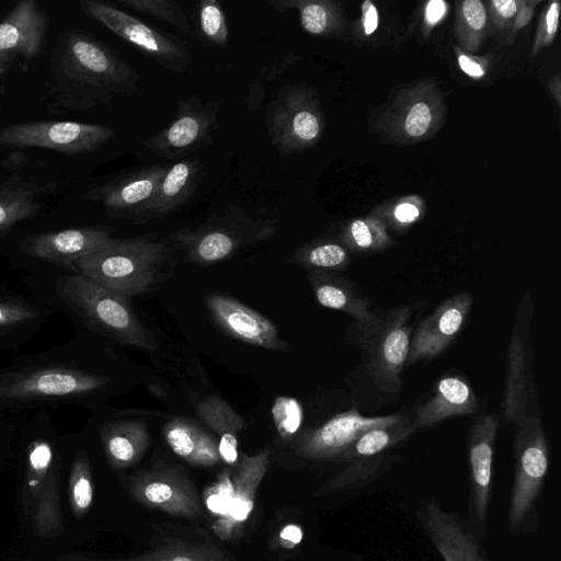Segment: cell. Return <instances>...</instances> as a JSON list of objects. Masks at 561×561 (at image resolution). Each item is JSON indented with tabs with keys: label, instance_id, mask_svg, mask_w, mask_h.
<instances>
[{
	"label": "cell",
	"instance_id": "cell-1",
	"mask_svg": "<svg viewBox=\"0 0 561 561\" xmlns=\"http://www.w3.org/2000/svg\"><path fill=\"white\" fill-rule=\"evenodd\" d=\"M99 339L75 332L61 345L13 357L0 368V416L64 405L101 408L115 379Z\"/></svg>",
	"mask_w": 561,
	"mask_h": 561
},
{
	"label": "cell",
	"instance_id": "cell-2",
	"mask_svg": "<svg viewBox=\"0 0 561 561\" xmlns=\"http://www.w3.org/2000/svg\"><path fill=\"white\" fill-rule=\"evenodd\" d=\"M30 294L62 312L73 332L89 333L118 344L153 352V333L140 321L130 298L78 273L26 275Z\"/></svg>",
	"mask_w": 561,
	"mask_h": 561
},
{
	"label": "cell",
	"instance_id": "cell-3",
	"mask_svg": "<svg viewBox=\"0 0 561 561\" xmlns=\"http://www.w3.org/2000/svg\"><path fill=\"white\" fill-rule=\"evenodd\" d=\"M54 92L67 108L110 104L116 94L137 90L139 73L115 50L82 30L59 36L50 58Z\"/></svg>",
	"mask_w": 561,
	"mask_h": 561
},
{
	"label": "cell",
	"instance_id": "cell-4",
	"mask_svg": "<svg viewBox=\"0 0 561 561\" xmlns=\"http://www.w3.org/2000/svg\"><path fill=\"white\" fill-rule=\"evenodd\" d=\"M15 438L23 460L22 505L36 536L51 539L65 533L59 496V477L65 463V436L42 409L22 417Z\"/></svg>",
	"mask_w": 561,
	"mask_h": 561
},
{
	"label": "cell",
	"instance_id": "cell-5",
	"mask_svg": "<svg viewBox=\"0 0 561 561\" xmlns=\"http://www.w3.org/2000/svg\"><path fill=\"white\" fill-rule=\"evenodd\" d=\"M175 249L158 233L114 239L78 260V273L127 297L147 294L173 274Z\"/></svg>",
	"mask_w": 561,
	"mask_h": 561
},
{
	"label": "cell",
	"instance_id": "cell-6",
	"mask_svg": "<svg viewBox=\"0 0 561 561\" xmlns=\"http://www.w3.org/2000/svg\"><path fill=\"white\" fill-rule=\"evenodd\" d=\"M113 232L99 225L34 230L20 236L3 254L27 275L75 273L76 262L112 242Z\"/></svg>",
	"mask_w": 561,
	"mask_h": 561
},
{
	"label": "cell",
	"instance_id": "cell-7",
	"mask_svg": "<svg viewBox=\"0 0 561 561\" xmlns=\"http://www.w3.org/2000/svg\"><path fill=\"white\" fill-rule=\"evenodd\" d=\"M277 227L275 219L254 217L229 204L225 213L210 216L196 228L179 229L169 239L186 262L210 265L230 259L244 247L271 239Z\"/></svg>",
	"mask_w": 561,
	"mask_h": 561
},
{
	"label": "cell",
	"instance_id": "cell-8",
	"mask_svg": "<svg viewBox=\"0 0 561 561\" xmlns=\"http://www.w3.org/2000/svg\"><path fill=\"white\" fill-rule=\"evenodd\" d=\"M514 478L508 501L511 534L534 530L538 525V499L549 469V448L542 423L529 416L514 435Z\"/></svg>",
	"mask_w": 561,
	"mask_h": 561
},
{
	"label": "cell",
	"instance_id": "cell-9",
	"mask_svg": "<svg viewBox=\"0 0 561 561\" xmlns=\"http://www.w3.org/2000/svg\"><path fill=\"white\" fill-rule=\"evenodd\" d=\"M81 10L148 58L172 72H184L192 64L186 43L156 30L141 20L96 0H80Z\"/></svg>",
	"mask_w": 561,
	"mask_h": 561
},
{
	"label": "cell",
	"instance_id": "cell-10",
	"mask_svg": "<svg viewBox=\"0 0 561 561\" xmlns=\"http://www.w3.org/2000/svg\"><path fill=\"white\" fill-rule=\"evenodd\" d=\"M414 306H401L382 314L376 328L360 337L367 354V369L375 385L386 392H399L400 375L407 364L412 337Z\"/></svg>",
	"mask_w": 561,
	"mask_h": 561
},
{
	"label": "cell",
	"instance_id": "cell-11",
	"mask_svg": "<svg viewBox=\"0 0 561 561\" xmlns=\"http://www.w3.org/2000/svg\"><path fill=\"white\" fill-rule=\"evenodd\" d=\"M266 126L280 156L299 152L320 136L321 121L310 92L300 85L283 87L266 108Z\"/></svg>",
	"mask_w": 561,
	"mask_h": 561
},
{
	"label": "cell",
	"instance_id": "cell-12",
	"mask_svg": "<svg viewBox=\"0 0 561 561\" xmlns=\"http://www.w3.org/2000/svg\"><path fill=\"white\" fill-rule=\"evenodd\" d=\"M219 105V101L205 102L195 95L180 100L170 123L142 146L161 158L176 160L210 145Z\"/></svg>",
	"mask_w": 561,
	"mask_h": 561
},
{
	"label": "cell",
	"instance_id": "cell-13",
	"mask_svg": "<svg viewBox=\"0 0 561 561\" xmlns=\"http://www.w3.org/2000/svg\"><path fill=\"white\" fill-rule=\"evenodd\" d=\"M115 131L100 124L80 122H28L0 131V144L11 147H35L62 153H84L100 149Z\"/></svg>",
	"mask_w": 561,
	"mask_h": 561
},
{
	"label": "cell",
	"instance_id": "cell-14",
	"mask_svg": "<svg viewBox=\"0 0 561 561\" xmlns=\"http://www.w3.org/2000/svg\"><path fill=\"white\" fill-rule=\"evenodd\" d=\"M128 490L144 506L181 518H195L201 503L195 485L179 467L162 465L134 472Z\"/></svg>",
	"mask_w": 561,
	"mask_h": 561
},
{
	"label": "cell",
	"instance_id": "cell-15",
	"mask_svg": "<svg viewBox=\"0 0 561 561\" xmlns=\"http://www.w3.org/2000/svg\"><path fill=\"white\" fill-rule=\"evenodd\" d=\"M533 316L530 301H522L506 357V380L502 417L505 422L522 426L527 419L528 403L536 399V386L531 370L533 354L529 343V323Z\"/></svg>",
	"mask_w": 561,
	"mask_h": 561
},
{
	"label": "cell",
	"instance_id": "cell-16",
	"mask_svg": "<svg viewBox=\"0 0 561 561\" xmlns=\"http://www.w3.org/2000/svg\"><path fill=\"white\" fill-rule=\"evenodd\" d=\"M402 417L400 414L365 416L356 410H348L300 435L294 443V450L305 459L342 460L346 450L366 431L394 424Z\"/></svg>",
	"mask_w": 561,
	"mask_h": 561
},
{
	"label": "cell",
	"instance_id": "cell-17",
	"mask_svg": "<svg viewBox=\"0 0 561 561\" xmlns=\"http://www.w3.org/2000/svg\"><path fill=\"white\" fill-rule=\"evenodd\" d=\"M499 419L495 414L478 416L468 438L469 516L472 528L483 536L492 495V468Z\"/></svg>",
	"mask_w": 561,
	"mask_h": 561
},
{
	"label": "cell",
	"instance_id": "cell-18",
	"mask_svg": "<svg viewBox=\"0 0 561 561\" xmlns=\"http://www.w3.org/2000/svg\"><path fill=\"white\" fill-rule=\"evenodd\" d=\"M169 165L151 164L91 190L85 197L103 205L111 218L140 224Z\"/></svg>",
	"mask_w": 561,
	"mask_h": 561
},
{
	"label": "cell",
	"instance_id": "cell-19",
	"mask_svg": "<svg viewBox=\"0 0 561 561\" xmlns=\"http://www.w3.org/2000/svg\"><path fill=\"white\" fill-rule=\"evenodd\" d=\"M424 531L444 561H490L469 522L431 499L416 511Z\"/></svg>",
	"mask_w": 561,
	"mask_h": 561
},
{
	"label": "cell",
	"instance_id": "cell-20",
	"mask_svg": "<svg viewBox=\"0 0 561 561\" xmlns=\"http://www.w3.org/2000/svg\"><path fill=\"white\" fill-rule=\"evenodd\" d=\"M47 15L35 0L19 1L0 22V65L18 62L23 69L44 47Z\"/></svg>",
	"mask_w": 561,
	"mask_h": 561
},
{
	"label": "cell",
	"instance_id": "cell-21",
	"mask_svg": "<svg viewBox=\"0 0 561 561\" xmlns=\"http://www.w3.org/2000/svg\"><path fill=\"white\" fill-rule=\"evenodd\" d=\"M87 432L96 437L108 466L114 470L136 465L150 443L145 422L121 417L100 408L89 420Z\"/></svg>",
	"mask_w": 561,
	"mask_h": 561
},
{
	"label": "cell",
	"instance_id": "cell-22",
	"mask_svg": "<svg viewBox=\"0 0 561 561\" xmlns=\"http://www.w3.org/2000/svg\"><path fill=\"white\" fill-rule=\"evenodd\" d=\"M205 305L215 323L232 339L272 351L289 350L278 328L243 302L222 294H210Z\"/></svg>",
	"mask_w": 561,
	"mask_h": 561
},
{
	"label": "cell",
	"instance_id": "cell-23",
	"mask_svg": "<svg viewBox=\"0 0 561 561\" xmlns=\"http://www.w3.org/2000/svg\"><path fill=\"white\" fill-rule=\"evenodd\" d=\"M270 449L254 455L241 453L232 470V493L227 510L213 524V530L221 539L242 536L254 506L259 485L270 466Z\"/></svg>",
	"mask_w": 561,
	"mask_h": 561
},
{
	"label": "cell",
	"instance_id": "cell-24",
	"mask_svg": "<svg viewBox=\"0 0 561 561\" xmlns=\"http://www.w3.org/2000/svg\"><path fill=\"white\" fill-rule=\"evenodd\" d=\"M472 306L470 293L462 291L444 300L417 327L411 337L405 365L438 356L463 327Z\"/></svg>",
	"mask_w": 561,
	"mask_h": 561
},
{
	"label": "cell",
	"instance_id": "cell-25",
	"mask_svg": "<svg viewBox=\"0 0 561 561\" xmlns=\"http://www.w3.org/2000/svg\"><path fill=\"white\" fill-rule=\"evenodd\" d=\"M55 312L32 294L0 282V351H18L28 343Z\"/></svg>",
	"mask_w": 561,
	"mask_h": 561
},
{
	"label": "cell",
	"instance_id": "cell-26",
	"mask_svg": "<svg viewBox=\"0 0 561 561\" xmlns=\"http://www.w3.org/2000/svg\"><path fill=\"white\" fill-rule=\"evenodd\" d=\"M309 282L317 301L329 309L350 316L362 332L369 334L381 319V313L371 309L370 300L347 278L332 272L313 270Z\"/></svg>",
	"mask_w": 561,
	"mask_h": 561
},
{
	"label": "cell",
	"instance_id": "cell-27",
	"mask_svg": "<svg viewBox=\"0 0 561 561\" xmlns=\"http://www.w3.org/2000/svg\"><path fill=\"white\" fill-rule=\"evenodd\" d=\"M477 408L478 400L469 383L458 376H446L416 408L412 422L416 430L424 428L448 417L472 414Z\"/></svg>",
	"mask_w": 561,
	"mask_h": 561
},
{
	"label": "cell",
	"instance_id": "cell-28",
	"mask_svg": "<svg viewBox=\"0 0 561 561\" xmlns=\"http://www.w3.org/2000/svg\"><path fill=\"white\" fill-rule=\"evenodd\" d=\"M202 162L197 158L182 159L169 165L140 224L163 217L182 207L193 195L202 176Z\"/></svg>",
	"mask_w": 561,
	"mask_h": 561
},
{
	"label": "cell",
	"instance_id": "cell-29",
	"mask_svg": "<svg viewBox=\"0 0 561 561\" xmlns=\"http://www.w3.org/2000/svg\"><path fill=\"white\" fill-rule=\"evenodd\" d=\"M162 435L173 453L192 466L213 467L221 460L216 438L192 420L174 417L168 421Z\"/></svg>",
	"mask_w": 561,
	"mask_h": 561
},
{
	"label": "cell",
	"instance_id": "cell-30",
	"mask_svg": "<svg viewBox=\"0 0 561 561\" xmlns=\"http://www.w3.org/2000/svg\"><path fill=\"white\" fill-rule=\"evenodd\" d=\"M194 410L215 433L220 459L234 467L239 459L238 435L244 426L241 415L226 400L215 394L198 398Z\"/></svg>",
	"mask_w": 561,
	"mask_h": 561
},
{
	"label": "cell",
	"instance_id": "cell-31",
	"mask_svg": "<svg viewBox=\"0 0 561 561\" xmlns=\"http://www.w3.org/2000/svg\"><path fill=\"white\" fill-rule=\"evenodd\" d=\"M59 561H236L227 551L209 543L176 541L131 558L101 559L67 554Z\"/></svg>",
	"mask_w": 561,
	"mask_h": 561
},
{
	"label": "cell",
	"instance_id": "cell-32",
	"mask_svg": "<svg viewBox=\"0 0 561 561\" xmlns=\"http://www.w3.org/2000/svg\"><path fill=\"white\" fill-rule=\"evenodd\" d=\"M415 430L412 420L403 416L394 424L366 431L346 450L341 461L379 456L386 449L407 439Z\"/></svg>",
	"mask_w": 561,
	"mask_h": 561
},
{
	"label": "cell",
	"instance_id": "cell-33",
	"mask_svg": "<svg viewBox=\"0 0 561 561\" xmlns=\"http://www.w3.org/2000/svg\"><path fill=\"white\" fill-rule=\"evenodd\" d=\"M38 210L35 187L25 183L1 186L0 240L8 237L19 224L36 215Z\"/></svg>",
	"mask_w": 561,
	"mask_h": 561
},
{
	"label": "cell",
	"instance_id": "cell-34",
	"mask_svg": "<svg viewBox=\"0 0 561 561\" xmlns=\"http://www.w3.org/2000/svg\"><path fill=\"white\" fill-rule=\"evenodd\" d=\"M390 462L385 455L353 460L346 469L320 486L314 496L360 488L375 480Z\"/></svg>",
	"mask_w": 561,
	"mask_h": 561
},
{
	"label": "cell",
	"instance_id": "cell-35",
	"mask_svg": "<svg viewBox=\"0 0 561 561\" xmlns=\"http://www.w3.org/2000/svg\"><path fill=\"white\" fill-rule=\"evenodd\" d=\"M293 261L311 271H339L347 265L348 254L345 248L336 242L320 241L297 249Z\"/></svg>",
	"mask_w": 561,
	"mask_h": 561
},
{
	"label": "cell",
	"instance_id": "cell-36",
	"mask_svg": "<svg viewBox=\"0 0 561 561\" xmlns=\"http://www.w3.org/2000/svg\"><path fill=\"white\" fill-rule=\"evenodd\" d=\"M117 3L150 16L157 18L183 33L192 31L187 15L180 3L173 0H117Z\"/></svg>",
	"mask_w": 561,
	"mask_h": 561
},
{
	"label": "cell",
	"instance_id": "cell-37",
	"mask_svg": "<svg viewBox=\"0 0 561 561\" xmlns=\"http://www.w3.org/2000/svg\"><path fill=\"white\" fill-rule=\"evenodd\" d=\"M197 16L199 32L205 41L215 46H226L229 31L221 3L217 0H202Z\"/></svg>",
	"mask_w": 561,
	"mask_h": 561
},
{
	"label": "cell",
	"instance_id": "cell-38",
	"mask_svg": "<svg viewBox=\"0 0 561 561\" xmlns=\"http://www.w3.org/2000/svg\"><path fill=\"white\" fill-rule=\"evenodd\" d=\"M275 427L284 439L291 438L299 430L302 422V409L300 403L289 397H278L272 408Z\"/></svg>",
	"mask_w": 561,
	"mask_h": 561
},
{
	"label": "cell",
	"instance_id": "cell-39",
	"mask_svg": "<svg viewBox=\"0 0 561 561\" xmlns=\"http://www.w3.org/2000/svg\"><path fill=\"white\" fill-rule=\"evenodd\" d=\"M348 234L352 243L360 250H369L371 248H379L386 240V236L377 231L364 220H354L348 229Z\"/></svg>",
	"mask_w": 561,
	"mask_h": 561
},
{
	"label": "cell",
	"instance_id": "cell-40",
	"mask_svg": "<svg viewBox=\"0 0 561 561\" xmlns=\"http://www.w3.org/2000/svg\"><path fill=\"white\" fill-rule=\"evenodd\" d=\"M431 121L430 106L424 102H417L412 106L405 118V131L412 137H419L427 130Z\"/></svg>",
	"mask_w": 561,
	"mask_h": 561
},
{
	"label": "cell",
	"instance_id": "cell-41",
	"mask_svg": "<svg viewBox=\"0 0 561 561\" xmlns=\"http://www.w3.org/2000/svg\"><path fill=\"white\" fill-rule=\"evenodd\" d=\"M462 13L471 28L481 30L485 25V9L479 0H466L462 3Z\"/></svg>",
	"mask_w": 561,
	"mask_h": 561
},
{
	"label": "cell",
	"instance_id": "cell-42",
	"mask_svg": "<svg viewBox=\"0 0 561 561\" xmlns=\"http://www.w3.org/2000/svg\"><path fill=\"white\" fill-rule=\"evenodd\" d=\"M304 538V530L298 524L285 525L278 534V543L284 549H294Z\"/></svg>",
	"mask_w": 561,
	"mask_h": 561
},
{
	"label": "cell",
	"instance_id": "cell-43",
	"mask_svg": "<svg viewBox=\"0 0 561 561\" xmlns=\"http://www.w3.org/2000/svg\"><path fill=\"white\" fill-rule=\"evenodd\" d=\"M364 13V28L367 35L375 32L378 25V13L376 8L370 1H366L363 4Z\"/></svg>",
	"mask_w": 561,
	"mask_h": 561
},
{
	"label": "cell",
	"instance_id": "cell-44",
	"mask_svg": "<svg viewBox=\"0 0 561 561\" xmlns=\"http://www.w3.org/2000/svg\"><path fill=\"white\" fill-rule=\"evenodd\" d=\"M446 12V4L442 0H433L427 3L425 18L430 24L437 23Z\"/></svg>",
	"mask_w": 561,
	"mask_h": 561
},
{
	"label": "cell",
	"instance_id": "cell-45",
	"mask_svg": "<svg viewBox=\"0 0 561 561\" xmlns=\"http://www.w3.org/2000/svg\"><path fill=\"white\" fill-rule=\"evenodd\" d=\"M394 217L400 222H412L419 217V209L409 203L400 204L394 209Z\"/></svg>",
	"mask_w": 561,
	"mask_h": 561
},
{
	"label": "cell",
	"instance_id": "cell-46",
	"mask_svg": "<svg viewBox=\"0 0 561 561\" xmlns=\"http://www.w3.org/2000/svg\"><path fill=\"white\" fill-rule=\"evenodd\" d=\"M458 62L462 71L471 77H481L484 73L483 69L477 62L465 55L458 57Z\"/></svg>",
	"mask_w": 561,
	"mask_h": 561
},
{
	"label": "cell",
	"instance_id": "cell-47",
	"mask_svg": "<svg viewBox=\"0 0 561 561\" xmlns=\"http://www.w3.org/2000/svg\"><path fill=\"white\" fill-rule=\"evenodd\" d=\"M558 21H559V4L557 2H553L548 12L546 18V24H547V32L550 36H553L557 27H558Z\"/></svg>",
	"mask_w": 561,
	"mask_h": 561
},
{
	"label": "cell",
	"instance_id": "cell-48",
	"mask_svg": "<svg viewBox=\"0 0 561 561\" xmlns=\"http://www.w3.org/2000/svg\"><path fill=\"white\" fill-rule=\"evenodd\" d=\"M27 160V157L21 151H13L3 160V165L9 170L20 169Z\"/></svg>",
	"mask_w": 561,
	"mask_h": 561
},
{
	"label": "cell",
	"instance_id": "cell-49",
	"mask_svg": "<svg viewBox=\"0 0 561 561\" xmlns=\"http://www.w3.org/2000/svg\"><path fill=\"white\" fill-rule=\"evenodd\" d=\"M493 5L503 18H512L517 11V3L514 0H494Z\"/></svg>",
	"mask_w": 561,
	"mask_h": 561
},
{
	"label": "cell",
	"instance_id": "cell-50",
	"mask_svg": "<svg viewBox=\"0 0 561 561\" xmlns=\"http://www.w3.org/2000/svg\"><path fill=\"white\" fill-rule=\"evenodd\" d=\"M8 70V66L0 65V77H2Z\"/></svg>",
	"mask_w": 561,
	"mask_h": 561
},
{
	"label": "cell",
	"instance_id": "cell-51",
	"mask_svg": "<svg viewBox=\"0 0 561 561\" xmlns=\"http://www.w3.org/2000/svg\"><path fill=\"white\" fill-rule=\"evenodd\" d=\"M0 110H1V105H0Z\"/></svg>",
	"mask_w": 561,
	"mask_h": 561
}]
</instances>
